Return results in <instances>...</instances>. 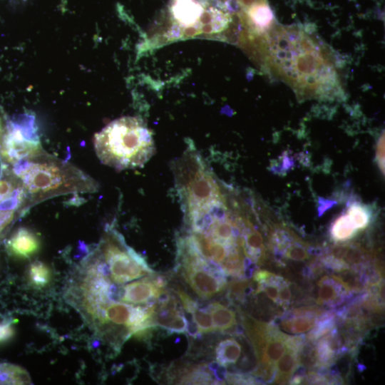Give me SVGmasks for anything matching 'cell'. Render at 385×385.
Listing matches in <instances>:
<instances>
[{"label": "cell", "instance_id": "5b68a950", "mask_svg": "<svg viewBox=\"0 0 385 385\" xmlns=\"http://www.w3.org/2000/svg\"><path fill=\"white\" fill-rule=\"evenodd\" d=\"M169 12L168 40L213 36L225 31L232 21L222 6L210 0H171Z\"/></svg>", "mask_w": 385, "mask_h": 385}, {"label": "cell", "instance_id": "d4e9b609", "mask_svg": "<svg viewBox=\"0 0 385 385\" xmlns=\"http://www.w3.org/2000/svg\"><path fill=\"white\" fill-rule=\"evenodd\" d=\"M250 282L247 280L240 279V280H234L230 282L228 289L229 298L235 299L239 301H243L245 296L244 289Z\"/></svg>", "mask_w": 385, "mask_h": 385}, {"label": "cell", "instance_id": "f1b7e54d", "mask_svg": "<svg viewBox=\"0 0 385 385\" xmlns=\"http://www.w3.org/2000/svg\"><path fill=\"white\" fill-rule=\"evenodd\" d=\"M186 332L194 338H201V333L199 332L198 327L194 320L186 322Z\"/></svg>", "mask_w": 385, "mask_h": 385}, {"label": "cell", "instance_id": "d6986e66", "mask_svg": "<svg viewBox=\"0 0 385 385\" xmlns=\"http://www.w3.org/2000/svg\"><path fill=\"white\" fill-rule=\"evenodd\" d=\"M337 319L335 312L332 311L322 312L318 317L317 321L307 335L308 342L314 343L319 338L331 332L337 327Z\"/></svg>", "mask_w": 385, "mask_h": 385}, {"label": "cell", "instance_id": "8992f818", "mask_svg": "<svg viewBox=\"0 0 385 385\" xmlns=\"http://www.w3.org/2000/svg\"><path fill=\"white\" fill-rule=\"evenodd\" d=\"M44 150L31 115L8 117L0 110V165L9 167Z\"/></svg>", "mask_w": 385, "mask_h": 385}, {"label": "cell", "instance_id": "4fadbf2b", "mask_svg": "<svg viewBox=\"0 0 385 385\" xmlns=\"http://www.w3.org/2000/svg\"><path fill=\"white\" fill-rule=\"evenodd\" d=\"M6 247L8 251L14 257L27 259L38 252L41 240L34 230L21 227L11 235L7 241Z\"/></svg>", "mask_w": 385, "mask_h": 385}, {"label": "cell", "instance_id": "7402d4cb", "mask_svg": "<svg viewBox=\"0 0 385 385\" xmlns=\"http://www.w3.org/2000/svg\"><path fill=\"white\" fill-rule=\"evenodd\" d=\"M29 278L33 285L43 287L51 280V273L49 267L43 262L36 261L29 268Z\"/></svg>", "mask_w": 385, "mask_h": 385}, {"label": "cell", "instance_id": "e0dca14e", "mask_svg": "<svg viewBox=\"0 0 385 385\" xmlns=\"http://www.w3.org/2000/svg\"><path fill=\"white\" fill-rule=\"evenodd\" d=\"M241 351V345L234 338L222 340L215 348L217 361L225 366L235 364L239 359Z\"/></svg>", "mask_w": 385, "mask_h": 385}, {"label": "cell", "instance_id": "277c9868", "mask_svg": "<svg viewBox=\"0 0 385 385\" xmlns=\"http://www.w3.org/2000/svg\"><path fill=\"white\" fill-rule=\"evenodd\" d=\"M172 169L187 225L224 203L211 170L192 146L175 160Z\"/></svg>", "mask_w": 385, "mask_h": 385}, {"label": "cell", "instance_id": "83f0119b", "mask_svg": "<svg viewBox=\"0 0 385 385\" xmlns=\"http://www.w3.org/2000/svg\"><path fill=\"white\" fill-rule=\"evenodd\" d=\"M14 334V322L9 319L0 322V344L8 342Z\"/></svg>", "mask_w": 385, "mask_h": 385}, {"label": "cell", "instance_id": "ba28073f", "mask_svg": "<svg viewBox=\"0 0 385 385\" xmlns=\"http://www.w3.org/2000/svg\"><path fill=\"white\" fill-rule=\"evenodd\" d=\"M32 207L19 178L10 169L0 168V244L14 223Z\"/></svg>", "mask_w": 385, "mask_h": 385}, {"label": "cell", "instance_id": "d6a6232c", "mask_svg": "<svg viewBox=\"0 0 385 385\" xmlns=\"http://www.w3.org/2000/svg\"><path fill=\"white\" fill-rule=\"evenodd\" d=\"M218 366L219 363L217 361H213L208 364V369L210 371L213 372L218 367Z\"/></svg>", "mask_w": 385, "mask_h": 385}, {"label": "cell", "instance_id": "f546056e", "mask_svg": "<svg viewBox=\"0 0 385 385\" xmlns=\"http://www.w3.org/2000/svg\"><path fill=\"white\" fill-rule=\"evenodd\" d=\"M215 379L221 382L226 379L227 375V367L225 365H219L218 367L213 371Z\"/></svg>", "mask_w": 385, "mask_h": 385}, {"label": "cell", "instance_id": "3957f363", "mask_svg": "<svg viewBox=\"0 0 385 385\" xmlns=\"http://www.w3.org/2000/svg\"><path fill=\"white\" fill-rule=\"evenodd\" d=\"M94 148L100 160L116 170L141 167L155 152L152 132L132 116L114 120L96 133Z\"/></svg>", "mask_w": 385, "mask_h": 385}, {"label": "cell", "instance_id": "4316f807", "mask_svg": "<svg viewBox=\"0 0 385 385\" xmlns=\"http://www.w3.org/2000/svg\"><path fill=\"white\" fill-rule=\"evenodd\" d=\"M186 320L183 313L177 314L166 326L165 329L169 333H185L186 332Z\"/></svg>", "mask_w": 385, "mask_h": 385}, {"label": "cell", "instance_id": "2e32d148", "mask_svg": "<svg viewBox=\"0 0 385 385\" xmlns=\"http://www.w3.org/2000/svg\"><path fill=\"white\" fill-rule=\"evenodd\" d=\"M210 312L212 317L215 330L227 331L237 324L235 312L219 302H215L210 304Z\"/></svg>", "mask_w": 385, "mask_h": 385}, {"label": "cell", "instance_id": "484cf974", "mask_svg": "<svg viewBox=\"0 0 385 385\" xmlns=\"http://www.w3.org/2000/svg\"><path fill=\"white\" fill-rule=\"evenodd\" d=\"M291 299L290 282L285 279L279 291L277 305L287 309L291 304Z\"/></svg>", "mask_w": 385, "mask_h": 385}, {"label": "cell", "instance_id": "ffe728a7", "mask_svg": "<svg viewBox=\"0 0 385 385\" xmlns=\"http://www.w3.org/2000/svg\"><path fill=\"white\" fill-rule=\"evenodd\" d=\"M357 230L347 215L338 217L331 227V237L336 242H344L354 237Z\"/></svg>", "mask_w": 385, "mask_h": 385}, {"label": "cell", "instance_id": "9c48e42d", "mask_svg": "<svg viewBox=\"0 0 385 385\" xmlns=\"http://www.w3.org/2000/svg\"><path fill=\"white\" fill-rule=\"evenodd\" d=\"M183 267L184 277L197 294L202 299H209L227 286L212 274L203 270L196 263L195 259L185 260L180 262Z\"/></svg>", "mask_w": 385, "mask_h": 385}, {"label": "cell", "instance_id": "1f68e13d", "mask_svg": "<svg viewBox=\"0 0 385 385\" xmlns=\"http://www.w3.org/2000/svg\"><path fill=\"white\" fill-rule=\"evenodd\" d=\"M170 297L169 294L163 290L158 297L157 300L159 302V304H162V303H165L168 302L170 299Z\"/></svg>", "mask_w": 385, "mask_h": 385}, {"label": "cell", "instance_id": "7c38bea8", "mask_svg": "<svg viewBox=\"0 0 385 385\" xmlns=\"http://www.w3.org/2000/svg\"><path fill=\"white\" fill-rule=\"evenodd\" d=\"M124 292L120 304L132 306L146 305L152 297L158 298L163 289L155 286L150 276H144L140 279H136L127 282L123 286Z\"/></svg>", "mask_w": 385, "mask_h": 385}, {"label": "cell", "instance_id": "8fae6325", "mask_svg": "<svg viewBox=\"0 0 385 385\" xmlns=\"http://www.w3.org/2000/svg\"><path fill=\"white\" fill-rule=\"evenodd\" d=\"M305 339L304 335L289 336L286 350L276 364V373L273 381L275 384H289L299 364V351L305 342Z\"/></svg>", "mask_w": 385, "mask_h": 385}, {"label": "cell", "instance_id": "52a82bcc", "mask_svg": "<svg viewBox=\"0 0 385 385\" xmlns=\"http://www.w3.org/2000/svg\"><path fill=\"white\" fill-rule=\"evenodd\" d=\"M245 327L259 361L254 374L260 382H272L277 362L286 350L289 335L280 331L273 322L248 319Z\"/></svg>", "mask_w": 385, "mask_h": 385}, {"label": "cell", "instance_id": "9a60e30c", "mask_svg": "<svg viewBox=\"0 0 385 385\" xmlns=\"http://www.w3.org/2000/svg\"><path fill=\"white\" fill-rule=\"evenodd\" d=\"M241 225V244L243 252L254 262L262 260L265 253L263 239L261 234L249 222Z\"/></svg>", "mask_w": 385, "mask_h": 385}, {"label": "cell", "instance_id": "7a4b0ae2", "mask_svg": "<svg viewBox=\"0 0 385 385\" xmlns=\"http://www.w3.org/2000/svg\"><path fill=\"white\" fill-rule=\"evenodd\" d=\"M5 168L21 180L32 206L63 195L94 192L99 187L85 172L45 150Z\"/></svg>", "mask_w": 385, "mask_h": 385}, {"label": "cell", "instance_id": "5bb4252c", "mask_svg": "<svg viewBox=\"0 0 385 385\" xmlns=\"http://www.w3.org/2000/svg\"><path fill=\"white\" fill-rule=\"evenodd\" d=\"M317 303L329 308L340 306L354 294L332 276H323L318 282Z\"/></svg>", "mask_w": 385, "mask_h": 385}, {"label": "cell", "instance_id": "4dcf8cb0", "mask_svg": "<svg viewBox=\"0 0 385 385\" xmlns=\"http://www.w3.org/2000/svg\"><path fill=\"white\" fill-rule=\"evenodd\" d=\"M377 158L380 168L381 170H384V140H381L379 143V147L376 151Z\"/></svg>", "mask_w": 385, "mask_h": 385}, {"label": "cell", "instance_id": "30bf717a", "mask_svg": "<svg viewBox=\"0 0 385 385\" xmlns=\"http://www.w3.org/2000/svg\"><path fill=\"white\" fill-rule=\"evenodd\" d=\"M322 310L317 307H301L286 312L279 317L278 324L283 331L301 334L311 330Z\"/></svg>", "mask_w": 385, "mask_h": 385}, {"label": "cell", "instance_id": "ac0fdd59", "mask_svg": "<svg viewBox=\"0 0 385 385\" xmlns=\"http://www.w3.org/2000/svg\"><path fill=\"white\" fill-rule=\"evenodd\" d=\"M31 384V377L26 370L13 364L0 363V384Z\"/></svg>", "mask_w": 385, "mask_h": 385}, {"label": "cell", "instance_id": "6da1fadb", "mask_svg": "<svg viewBox=\"0 0 385 385\" xmlns=\"http://www.w3.org/2000/svg\"><path fill=\"white\" fill-rule=\"evenodd\" d=\"M268 61L297 91L317 96L337 86V73L322 48L304 33L279 28L266 38Z\"/></svg>", "mask_w": 385, "mask_h": 385}, {"label": "cell", "instance_id": "cb8c5ba5", "mask_svg": "<svg viewBox=\"0 0 385 385\" xmlns=\"http://www.w3.org/2000/svg\"><path fill=\"white\" fill-rule=\"evenodd\" d=\"M200 333H209L215 330L210 312H205L197 307V302L190 309Z\"/></svg>", "mask_w": 385, "mask_h": 385}, {"label": "cell", "instance_id": "44dd1931", "mask_svg": "<svg viewBox=\"0 0 385 385\" xmlns=\"http://www.w3.org/2000/svg\"><path fill=\"white\" fill-rule=\"evenodd\" d=\"M292 240V237L286 242L277 255L292 261L302 262L308 260L309 254L307 250V245L300 240H296L294 242H291Z\"/></svg>", "mask_w": 385, "mask_h": 385}, {"label": "cell", "instance_id": "603a6c76", "mask_svg": "<svg viewBox=\"0 0 385 385\" xmlns=\"http://www.w3.org/2000/svg\"><path fill=\"white\" fill-rule=\"evenodd\" d=\"M347 216L356 230H363L370 223L371 215L365 206L354 203L347 210Z\"/></svg>", "mask_w": 385, "mask_h": 385}]
</instances>
